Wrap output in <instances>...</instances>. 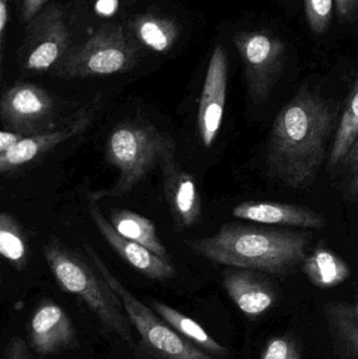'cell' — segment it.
Listing matches in <instances>:
<instances>
[{
	"label": "cell",
	"mask_w": 358,
	"mask_h": 359,
	"mask_svg": "<svg viewBox=\"0 0 358 359\" xmlns=\"http://www.w3.org/2000/svg\"><path fill=\"white\" fill-rule=\"evenodd\" d=\"M48 0H21V18L23 22L29 23L36 15L46 8Z\"/></svg>",
	"instance_id": "cell-28"
},
{
	"label": "cell",
	"mask_w": 358,
	"mask_h": 359,
	"mask_svg": "<svg viewBox=\"0 0 358 359\" xmlns=\"http://www.w3.org/2000/svg\"><path fill=\"white\" fill-rule=\"evenodd\" d=\"M309 242V236L300 232L227 223L214 236L185 244L214 263L288 276L302 266Z\"/></svg>",
	"instance_id": "cell-2"
},
{
	"label": "cell",
	"mask_w": 358,
	"mask_h": 359,
	"mask_svg": "<svg viewBox=\"0 0 358 359\" xmlns=\"http://www.w3.org/2000/svg\"><path fill=\"white\" fill-rule=\"evenodd\" d=\"M21 46L23 67L41 73L52 69L71 46V36L61 8L52 4L42 8L25 29Z\"/></svg>",
	"instance_id": "cell-8"
},
{
	"label": "cell",
	"mask_w": 358,
	"mask_h": 359,
	"mask_svg": "<svg viewBox=\"0 0 358 359\" xmlns=\"http://www.w3.org/2000/svg\"><path fill=\"white\" fill-rule=\"evenodd\" d=\"M111 223L124 238L139 243L162 259L172 263L170 255H168L165 246L158 236L155 225L151 219L134 211L121 209V210L113 211L111 215Z\"/></svg>",
	"instance_id": "cell-20"
},
{
	"label": "cell",
	"mask_w": 358,
	"mask_h": 359,
	"mask_svg": "<svg viewBox=\"0 0 358 359\" xmlns=\"http://www.w3.org/2000/svg\"><path fill=\"white\" fill-rule=\"evenodd\" d=\"M338 109L304 88L277 113L266 149L269 175L292 189L310 187L336 130Z\"/></svg>",
	"instance_id": "cell-1"
},
{
	"label": "cell",
	"mask_w": 358,
	"mask_h": 359,
	"mask_svg": "<svg viewBox=\"0 0 358 359\" xmlns=\"http://www.w3.org/2000/svg\"><path fill=\"white\" fill-rule=\"evenodd\" d=\"M94 111H85L73 121L55 130L27 136L8 153L0 155V172L8 174L39 159L57 145L83 132L92 121Z\"/></svg>",
	"instance_id": "cell-14"
},
{
	"label": "cell",
	"mask_w": 358,
	"mask_h": 359,
	"mask_svg": "<svg viewBox=\"0 0 358 359\" xmlns=\"http://www.w3.org/2000/svg\"><path fill=\"white\" fill-rule=\"evenodd\" d=\"M336 10L340 19L352 20L358 12V0H336Z\"/></svg>",
	"instance_id": "cell-30"
},
{
	"label": "cell",
	"mask_w": 358,
	"mask_h": 359,
	"mask_svg": "<svg viewBox=\"0 0 358 359\" xmlns=\"http://www.w3.org/2000/svg\"><path fill=\"white\" fill-rule=\"evenodd\" d=\"M0 253L15 268L22 271L29 259V242L18 222L10 215H0Z\"/></svg>",
	"instance_id": "cell-23"
},
{
	"label": "cell",
	"mask_w": 358,
	"mask_h": 359,
	"mask_svg": "<svg viewBox=\"0 0 358 359\" xmlns=\"http://www.w3.org/2000/svg\"><path fill=\"white\" fill-rule=\"evenodd\" d=\"M130 29L141 44L157 53L170 50L180 36V27L174 19L155 13L134 17Z\"/></svg>",
	"instance_id": "cell-17"
},
{
	"label": "cell",
	"mask_w": 358,
	"mask_h": 359,
	"mask_svg": "<svg viewBox=\"0 0 358 359\" xmlns=\"http://www.w3.org/2000/svg\"><path fill=\"white\" fill-rule=\"evenodd\" d=\"M358 141V79L347 97L330 149L328 168L342 165Z\"/></svg>",
	"instance_id": "cell-21"
},
{
	"label": "cell",
	"mask_w": 358,
	"mask_h": 359,
	"mask_svg": "<svg viewBox=\"0 0 358 359\" xmlns=\"http://www.w3.org/2000/svg\"><path fill=\"white\" fill-rule=\"evenodd\" d=\"M1 359H33L29 345L20 337H14L8 341Z\"/></svg>",
	"instance_id": "cell-27"
},
{
	"label": "cell",
	"mask_w": 358,
	"mask_h": 359,
	"mask_svg": "<svg viewBox=\"0 0 358 359\" xmlns=\"http://www.w3.org/2000/svg\"><path fill=\"white\" fill-rule=\"evenodd\" d=\"M149 305L181 337H184L200 349L204 350L212 355L221 356V358H226L229 355L228 350L219 344L216 339H212V335L206 332L205 329L193 318L158 299H151Z\"/></svg>",
	"instance_id": "cell-18"
},
{
	"label": "cell",
	"mask_w": 358,
	"mask_h": 359,
	"mask_svg": "<svg viewBox=\"0 0 358 359\" xmlns=\"http://www.w3.org/2000/svg\"><path fill=\"white\" fill-rule=\"evenodd\" d=\"M11 0H0V50H1V60L4 59V36L6 27L10 20Z\"/></svg>",
	"instance_id": "cell-31"
},
{
	"label": "cell",
	"mask_w": 358,
	"mask_h": 359,
	"mask_svg": "<svg viewBox=\"0 0 358 359\" xmlns=\"http://www.w3.org/2000/svg\"><path fill=\"white\" fill-rule=\"evenodd\" d=\"M25 135L20 133L13 132V130H2L0 134V155L8 153L11 149H14L23 138Z\"/></svg>",
	"instance_id": "cell-29"
},
{
	"label": "cell",
	"mask_w": 358,
	"mask_h": 359,
	"mask_svg": "<svg viewBox=\"0 0 358 359\" xmlns=\"http://www.w3.org/2000/svg\"><path fill=\"white\" fill-rule=\"evenodd\" d=\"M233 43L244 67L248 94L254 104H261L270 96L285 67V42L265 29L235 34Z\"/></svg>",
	"instance_id": "cell-7"
},
{
	"label": "cell",
	"mask_w": 358,
	"mask_h": 359,
	"mask_svg": "<svg viewBox=\"0 0 358 359\" xmlns=\"http://www.w3.org/2000/svg\"><path fill=\"white\" fill-rule=\"evenodd\" d=\"M139 52L120 23L98 27L88 39L71 46L53 67L62 79H81L124 73L136 67Z\"/></svg>",
	"instance_id": "cell-6"
},
{
	"label": "cell",
	"mask_w": 358,
	"mask_h": 359,
	"mask_svg": "<svg viewBox=\"0 0 358 359\" xmlns=\"http://www.w3.org/2000/svg\"><path fill=\"white\" fill-rule=\"evenodd\" d=\"M327 320L343 355L358 359V301L354 305L331 304L327 309Z\"/></svg>",
	"instance_id": "cell-22"
},
{
	"label": "cell",
	"mask_w": 358,
	"mask_h": 359,
	"mask_svg": "<svg viewBox=\"0 0 358 359\" xmlns=\"http://www.w3.org/2000/svg\"><path fill=\"white\" fill-rule=\"evenodd\" d=\"M233 215L244 221L265 225L289 226L304 229H322L326 219L317 211L296 204L247 201L233 209Z\"/></svg>",
	"instance_id": "cell-16"
},
{
	"label": "cell",
	"mask_w": 358,
	"mask_h": 359,
	"mask_svg": "<svg viewBox=\"0 0 358 359\" xmlns=\"http://www.w3.org/2000/svg\"><path fill=\"white\" fill-rule=\"evenodd\" d=\"M228 63L226 53L221 44H216L206 72L198 111L200 138L207 149L214 144L222 126L226 105Z\"/></svg>",
	"instance_id": "cell-11"
},
{
	"label": "cell",
	"mask_w": 358,
	"mask_h": 359,
	"mask_svg": "<svg viewBox=\"0 0 358 359\" xmlns=\"http://www.w3.org/2000/svg\"><path fill=\"white\" fill-rule=\"evenodd\" d=\"M84 249L95 267L102 274L121 301L128 320L134 325L145 351L153 359H216L212 354L181 337L149 306L137 299L105 265L100 255L88 243Z\"/></svg>",
	"instance_id": "cell-5"
},
{
	"label": "cell",
	"mask_w": 358,
	"mask_h": 359,
	"mask_svg": "<svg viewBox=\"0 0 358 359\" xmlns=\"http://www.w3.org/2000/svg\"><path fill=\"white\" fill-rule=\"evenodd\" d=\"M334 1L336 0H304L306 19L315 35H322L329 27Z\"/></svg>",
	"instance_id": "cell-24"
},
{
	"label": "cell",
	"mask_w": 358,
	"mask_h": 359,
	"mask_svg": "<svg viewBox=\"0 0 358 359\" xmlns=\"http://www.w3.org/2000/svg\"><path fill=\"white\" fill-rule=\"evenodd\" d=\"M302 269L313 286L319 289L340 286L351 276L350 266L326 247H317L307 255Z\"/></svg>",
	"instance_id": "cell-19"
},
{
	"label": "cell",
	"mask_w": 358,
	"mask_h": 359,
	"mask_svg": "<svg viewBox=\"0 0 358 359\" xmlns=\"http://www.w3.org/2000/svg\"><path fill=\"white\" fill-rule=\"evenodd\" d=\"M174 149L172 139L153 126L135 123L116 126L107 138L106 158L119 170V178L111 188L97 190L90 196L100 201L128 194L159 164L167 151Z\"/></svg>",
	"instance_id": "cell-4"
},
{
	"label": "cell",
	"mask_w": 358,
	"mask_h": 359,
	"mask_svg": "<svg viewBox=\"0 0 358 359\" xmlns=\"http://www.w3.org/2000/svg\"><path fill=\"white\" fill-rule=\"evenodd\" d=\"M256 271L242 268L226 270L223 286L240 311L249 318H260L277 303V294L271 283Z\"/></svg>",
	"instance_id": "cell-15"
},
{
	"label": "cell",
	"mask_w": 358,
	"mask_h": 359,
	"mask_svg": "<svg viewBox=\"0 0 358 359\" xmlns=\"http://www.w3.org/2000/svg\"><path fill=\"white\" fill-rule=\"evenodd\" d=\"M97 202L98 201L88 194V207L90 217L107 244L126 263L151 280L164 282L172 280L177 276L176 268L172 263L162 259L139 243L121 236L104 217Z\"/></svg>",
	"instance_id": "cell-12"
},
{
	"label": "cell",
	"mask_w": 358,
	"mask_h": 359,
	"mask_svg": "<svg viewBox=\"0 0 358 359\" xmlns=\"http://www.w3.org/2000/svg\"><path fill=\"white\" fill-rule=\"evenodd\" d=\"M342 165L346 166L350 174L348 186L349 196L358 200V141L343 162Z\"/></svg>",
	"instance_id": "cell-26"
},
{
	"label": "cell",
	"mask_w": 358,
	"mask_h": 359,
	"mask_svg": "<svg viewBox=\"0 0 358 359\" xmlns=\"http://www.w3.org/2000/svg\"><path fill=\"white\" fill-rule=\"evenodd\" d=\"M42 251L60 288L83 302L103 327L134 347L132 323L119 297L94 264L90 262V265L78 251L55 238L44 244Z\"/></svg>",
	"instance_id": "cell-3"
},
{
	"label": "cell",
	"mask_w": 358,
	"mask_h": 359,
	"mask_svg": "<svg viewBox=\"0 0 358 359\" xmlns=\"http://www.w3.org/2000/svg\"><path fill=\"white\" fill-rule=\"evenodd\" d=\"M261 359H302V353L292 337L281 335L267 343Z\"/></svg>",
	"instance_id": "cell-25"
},
{
	"label": "cell",
	"mask_w": 358,
	"mask_h": 359,
	"mask_svg": "<svg viewBox=\"0 0 358 359\" xmlns=\"http://www.w3.org/2000/svg\"><path fill=\"white\" fill-rule=\"evenodd\" d=\"M31 348L40 356H50L78 347L75 327L65 310L44 299L36 308L29 323Z\"/></svg>",
	"instance_id": "cell-13"
},
{
	"label": "cell",
	"mask_w": 358,
	"mask_h": 359,
	"mask_svg": "<svg viewBox=\"0 0 358 359\" xmlns=\"http://www.w3.org/2000/svg\"><path fill=\"white\" fill-rule=\"evenodd\" d=\"M164 196L174 221V231L193 227L202 217V200L195 179L181 170L174 160V149L160 160Z\"/></svg>",
	"instance_id": "cell-10"
},
{
	"label": "cell",
	"mask_w": 358,
	"mask_h": 359,
	"mask_svg": "<svg viewBox=\"0 0 358 359\" xmlns=\"http://www.w3.org/2000/svg\"><path fill=\"white\" fill-rule=\"evenodd\" d=\"M55 115L52 97L40 86L19 82L4 90L0 116L4 126L25 136L46 132Z\"/></svg>",
	"instance_id": "cell-9"
}]
</instances>
